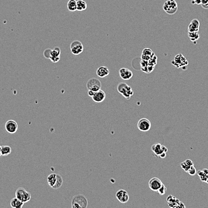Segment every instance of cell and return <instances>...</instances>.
<instances>
[{
    "label": "cell",
    "mask_w": 208,
    "mask_h": 208,
    "mask_svg": "<svg viewBox=\"0 0 208 208\" xmlns=\"http://www.w3.org/2000/svg\"><path fill=\"white\" fill-rule=\"evenodd\" d=\"M12 153V148L9 146H1V155L7 156Z\"/></svg>",
    "instance_id": "obj_25"
},
{
    "label": "cell",
    "mask_w": 208,
    "mask_h": 208,
    "mask_svg": "<svg viewBox=\"0 0 208 208\" xmlns=\"http://www.w3.org/2000/svg\"><path fill=\"white\" fill-rule=\"evenodd\" d=\"M87 3L83 0L77 1V10L78 12H83L87 9Z\"/></svg>",
    "instance_id": "obj_21"
},
{
    "label": "cell",
    "mask_w": 208,
    "mask_h": 208,
    "mask_svg": "<svg viewBox=\"0 0 208 208\" xmlns=\"http://www.w3.org/2000/svg\"><path fill=\"white\" fill-rule=\"evenodd\" d=\"M61 58V49L59 48H55L52 50L50 60L52 62L56 63L59 61Z\"/></svg>",
    "instance_id": "obj_17"
},
{
    "label": "cell",
    "mask_w": 208,
    "mask_h": 208,
    "mask_svg": "<svg viewBox=\"0 0 208 208\" xmlns=\"http://www.w3.org/2000/svg\"><path fill=\"white\" fill-rule=\"evenodd\" d=\"M117 89L118 92L121 94L127 100H130L131 97L134 94L131 86L125 82L118 83Z\"/></svg>",
    "instance_id": "obj_3"
},
{
    "label": "cell",
    "mask_w": 208,
    "mask_h": 208,
    "mask_svg": "<svg viewBox=\"0 0 208 208\" xmlns=\"http://www.w3.org/2000/svg\"><path fill=\"white\" fill-rule=\"evenodd\" d=\"M200 22L197 19H194L190 22L188 27V32H199Z\"/></svg>",
    "instance_id": "obj_16"
},
{
    "label": "cell",
    "mask_w": 208,
    "mask_h": 208,
    "mask_svg": "<svg viewBox=\"0 0 208 208\" xmlns=\"http://www.w3.org/2000/svg\"><path fill=\"white\" fill-rule=\"evenodd\" d=\"M188 35L190 40L194 43H196L197 40H198L200 38L199 32H188Z\"/></svg>",
    "instance_id": "obj_23"
},
{
    "label": "cell",
    "mask_w": 208,
    "mask_h": 208,
    "mask_svg": "<svg viewBox=\"0 0 208 208\" xmlns=\"http://www.w3.org/2000/svg\"><path fill=\"white\" fill-rule=\"evenodd\" d=\"M87 206L88 200L83 194H77L72 198L71 208H86Z\"/></svg>",
    "instance_id": "obj_1"
},
{
    "label": "cell",
    "mask_w": 208,
    "mask_h": 208,
    "mask_svg": "<svg viewBox=\"0 0 208 208\" xmlns=\"http://www.w3.org/2000/svg\"><path fill=\"white\" fill-rule=\"evenodd\" d=\"M52 49H46L44 51V53H43V55L44 56L47 58V59H50V56H51V53H52Z\"/></svg>",
    "instance_id": "obj_31"
},
{
    "label": "cell",
    "mask_w": 208,
    "mask_h": 208,
    "mask_svg": "<svg viewBox=\"0 0 208 208\" xmlns=\"http://www.w3.org/2000/svg\"><path fill=\"white\" fill-rule=\"evenodd\" d=\"M151 150L155 155L159 157L163 153H167L168 149L165 146L162 145L160 143H156L151 146Z\"/></svg>",
    "instance_id": "obj_13"
},
{
    "label": "cell",
    "mask_w": 208,
    "mask_h": 208,
    "mask_svg": "<svg viewBox=\"0 0 208 208\" xmlns=\"http://www.w3.org/2000/svg\"><path fill=\"white\" fill-rule=\"evenodd\" d=\"M102 86L101 81L96 78H92L88 80L86 83V87L88 90L93 91L97 92L100 90Z\"/></svg>",
    "instance_id": "obj_6"
},
{
    "label": "cell",
    "mask_w": 208,
    "mask_h": 208,
    "mask_svg": "<svg viewBox=\"0 0 208 208\" xmlns=\"http://www.w3.org/2000/svg\"><path fill=\"white\" fill-rule=\"evenodd\" d=\"M5 129L10 134H14L18 130V124L14 120H8L5 124Z\"/></svg>",
    "instance_id": "obj_10"
},
{
    "label": "cell",
    "mask_w": 208,
    "mask_h": 208,
    "mask_svg": "<svg viewBox=\"0 0 208 208\" xmlns=\"http://www.w3.org/2000/svg\"><path fill=\"white\" fill-rule=\"evenodd\" d=\"M106 97V94L105 93L104 91L100 90L97 91L95 92V94L92 97V100L97 103H101L103 102Z\"/></svg>",
    "instance_id": "obj_15"
},
{
    "label": "cell",
    "mask_w": 208,
    "mask_h": 208,
    "mask_svg": "<svg viewBox=\"0 0 208 208\" xmlns=\"http://www.w3.org/2000/svg\"><path fill=\"white\" fill-rule=\"evenodd\" d=\"M57 174H50L48 176L47 183L50 187L53 188V187L55 186L57 180Z\"/></svg>",
    "instance_id": "obj_19"
},
{
    "label": "cell",
    "mask_w": 208,
    "mask_h": 208,
    "mask_svg": "<svg viewBox=\"0 0 208 208\" xmlns=\"http://www.w3.org/2000/svg\"><path fill=\"white\" fill-rule=\"evenodd\" d=\"M188 174L190 175H192V176H194L196 174V169L195 168V167L194 166H192L191 167L189 170H188L187 172Z\"/></svg>",
    "instance_id": "obj_32"
},
{
    "label": "cell",
    "mask_w": 208,
    "mask_h": 208,
    "mask_svg": "<svg viewBox=\"0 0 208 208\" xmlns=\"http://www.w3.org/2000/svg\"><path fill=\"white\" fill-rule=\"evenodd\" d=\"M116 197L118 201L122 203H126L129 200V195L128 193L123 189L118 190L116 194Z\"/></svg>",
    "instance_id": "obj_12"
},
{
    "label": "cell",
    "mask_w": 208,
    "mask_h": 208,
    "mask_svg": "<svg viewBox=\"0 0 208 208\" xmlns=\"http://www.w3.org/2000/svg\"><path fill=\"white\" fill-rule=\"evenodd\" d=\"M171 63L175 67L182 69L184 70H187L188 65V61L187 58L181 54H178L175 56Z\"/></svg>",
    "instance_id": "obj_2"
},
{
    "label": "cell",
    "mask_w": 208,
    "mask_h": 208,
    "mask_svg": "<svg viewBox=\"0 0 208 208\" xmlns=\"http://www.w3.org/2000/svg\"><path fill=\"white\" fill-rule=\"evenodd\" d=\"M119 75L124 81H129L132 78L133 74L131 70L126 68H121L119 70Z\"/></svg>",
    "instance_id": "obj_14"
},
{
    "label": "cell",
    "mask_w": 208,
    "mask_h": 208,
    "mask_svg": "<svg viewBox=\"0 0 208 208\" xmlns=\"http://www.w3.org/2000/svg\"><path fill=\"white\" fill-rule=\"evenodd\" d=\"M23 205H24V203L16 197L12 199L10 201V205L12 208H22L23 207Z\"/></svg>",
    "instance_id": "obj_20"
},
{
    "label": "cell",
    "mask_w": 208,
    "mask_h": 208,
    "mask_svg": "<svg viewBox=\"0 0 208 208\" xmlns=\"http://www.w3.org/2000/svg\"><path fill=\"white\" fill-rule=\"evenodd\" d=\"M162 184L163 182L158 178H153L148 182V187L153 191H157Z\"/></svg>",
    "instance_id": "obj_11"
},
{
    "label": "cell",
    "mask_w": 208,
    "mask_h": 208,
    "mask_svg": "<svg viewBox=\"0 0 208 208\" xmlns=\"http://www.w3.org/2000/svg\"><path fill=\"white\" fill-rule=\"evenodd\" d=\"M15 195L16 198L19 199L24 203L30 201L31 199V194L27 191L24 188H18L16 191Z\"/></svg>",
    "instance_id": "obj_5"
},
{
    "label": "cell",
    "mask_w": 208,
    "mask_h": 208,
    "mask_svg": "<svg viewBox=\"0 0 208 208\" xmlns=\"http://www.w3.org/2000/svg\"><path fill=\"white\" fill-rule=\"evenodd\" d=\"M199 176L201 178V180L203 182H205L208 184V174L205 173L203 170H200L197 172Z\"/></svg>",
    "instance_id": "obj_27"
},
{
    "label": "cell",
    "mask_w": 208,
    "mask_h": 208,
    "mask_svg": "<svg viewBox=\"0 0 208 208\" xmlns=\"http://www.w3.org/2000/svg\"><path fill=\"white\" fill-rule=\"evenodd\" d=\"M163 8L167 14L173 15L178 10L177 3L175 0H167L163 6Z\"/></svg>",
    "instance_id": "obj_4"
},
{
    "label": "cell",
    "mask_w": 208,
    "mask_h": 208,
    "mask_svg": "<svg viewBox=\"0 0 208 208\" xmlns=\"http://www.w3.org/2000/svg\"><path fill=\"white\" fill-rule=\"evenodd\" d=\"M166 187L165 186V185L163 184H162V185L161 186V187L159 189V190L157 191V193H159L160 195H164V194L166 193Z\"/></svg>",
    "instance_id": "obj_30"
},
{
    "label": "cell",
    "mask_w": 208,
    "mask_h": 208,
    "mask_svg": "<svg viewBox=\"0 0 208 208\" xmlns=\"http://www.w3.org/2000/svg\"><path fill=\"white\" fill-rule=\"evenodd\" d=\"M167 201L169 206L171 208H185V205L183 203L181 202L178 199L173 195H170L167 198Z\"/></svg>",
    "instance_id": "obj_9"
},
{
    "label": "cell",
    "mask_w": 208,
    "mask_h": 208,
    "mask_svg": "<svg viewBox=\"0 0 208 208\" xmlns=\"http://www.w3.org/2000/svg\"><path fill=\"white\" fill-rule=\"evenodd\" d=\"M201 5L204 9H208V0H201Z\"/></svg>",
    "instance_id": "obj_33"
},
{
    "label": "cell",
    "mask_w": 208,
    "mask_h": 208,
    "mask_svg": "<svg viewBox=\"0 0 208 208\" xmlns=\"http://www.w3.org/2000/svg\"><path fill=\"white\" fill-rule=\"evenodd\" d=\"M148 62V65L154 67L157 63V57L154 55L150 58V60Z\"/></svg>",
    "instance_id": "obj_29"
},
{
    "label": "cell",
    "mask_w": 208,
    "mask_h": 208,
    "mask_svg": "<svg viewBox=\"0 0 208 208\" xmlns=\"http://www.w3.org/2000/svg\"><path fill=\"white\" fill-rule=\"evenodd\" d=\"M141 68H144V67H146V66H147L148 65V62L147 61H145V60H141Z\"/></svg>",
    "instance_id": "obj_34"
},
{
    "label": "cell",
    "mask_w": 208,
    "mask_h": 208,
    "mask_svg": "<svg viewBox=\"0 0 208 208\" xmlns=\"http://www.w3.org/2000/svg\"><path fill=\"white\" fill-rule=\"evenodd\" d=\"M70 49L73 55H78L83 52V45L82 42L78 40H74L71 43Z\"/></svg>",
    "instance_id": "obj_7"
},
{
    "label": "cell",
    "mask_w": 208,
    "mask_h": 208,
    "mask_svg": "<svg viewBox=\"0 0 208 208\" xmlns=\"http://www.w3.org/2000/svg\"><path fill=\"white\" fill-rule=\"evenodd\" d=\"M137 127L141 132H148L151 127V123L150 121L146 118H141L138 122Z\"/></svg>",
    "instance_id": "obj_8"
},
{
    "label": "cell",
    "mask_w": 208,
    "mask_h": 208,
    "mask_svg": "<svg viewBox=\"0 0 208 208\" xmlns=\"http://www.w3.org/2000/svg\"><path fill=\"white\" fill-rule=\"evenodd\" d=\"M142 55H145L150 56H153L154 55V53L153 52V50L150 48H144L143 49L142 52Z\"/></svg>",
    "instance_id": "obj_28"
},
{
    "label": "cell",
    "mask_w": 208,
    "mask_h": 208,
    "mask_svg": "<svg viewBox=\"0 0 208 208\" xmlns=\"http://www.w3.org/2000/svg\"><path fill=\"white\" fill-rule=\"evenodd\" d=\"M97 75L99 77L104 78L110 75V70L108 67L105 66H101L97 70Z\"/></svg>",
    "instance_id": "obj_18"
},
{
    "label": "cell",
    "mask_w": 208,
    "mask_h": 208,
    "mask_svg": "<svg viewBox=\"0 0 208 208\" xmlns=\"http://www.w3.org/2000/svg\"><path fill=\"white\" fill-rule=\"evenodd\" d=\"M95 91H93L88 90V92H87V94H88V96L91 97H92V96L95 94Z\"/></svg>",
    "instance_id": "obj_36"
},
{
    "label": "cell",
    "mask_w": 208,
    "mask_h": 208,
    "mask_svg": "<svg viewBox=\"0 0 208 208\" xmlns=\"http://www.w3.org/2000/svg\"><path fill=\"white\" fill-rule=\"evenodd\" d=\"M67 8L69 12H75L77 10V1L69 0L67 4Z\"/></svg>",
    "instance_id": "obj_24"
},
{
    "label": "cell",
    "mask_w": 208,
    "mask_h": 208,
    "mask_svg": "<svg viewBox=\"0 0 208 208\" xmlns=\"http://www.w3.org/2000/svg\"><path fill=\"white\" fill-rule=\"evenodd\" d=\"M1 156V146H0V157Z\"/></svg>",
    "instance_id": "obj_37"
},
{
    "label": "cell",
    "mask_w": 208,
    "mask_h": 208,
    "mask_svg": "<svg viewBox=\"0 0 208 208\" xmlns=\"http://www.w3.org/2000/svg\"><path fill=\"white\" fill-rule=\"evenodd\" d=\"M63 179L62 177L61 176V174H57V180L56 182V184L55 186L53 187V189H58L61 187L62 185Z\"/></svg>",
    "instance_id": "obj_26"
},
{
    "label": "cell",
    "mask_w": 208,
    "mask_h": 208,
    "mask_svg": "<svg viewBox=\"0 0 208 208\" xmlns=\"http://www.w3.org/2000/svg\"><path fill=\"white\" fill-rule=\"evenodd\" d=\"M201 0H192L191 1V3L193 4L201 5Z\"/></svg>",
    "instance_id": "obj_35"
},
{
    "label": "cell",
    "mask_w": 208,
    "mask_h": 208,
    "mask_svg": "<svg viewBox=\"0 0 208 208\" xmlns=\"http://www.w3.org/2000/svg\"><path fill=\"white\" fill-rule=\"evenodd\" d=\"M192 166H194V164H193V162L191 161V160H186L185 161L182 162L181 164V168L186 172H187L188 170H189V169Z\"/></svg>",
    "instance_id": "obj_22"
}]
</instances>
